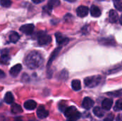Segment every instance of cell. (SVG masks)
I'll return each mask as SVG.
<instances>
[{
  "mask_svg": "<svg viewBox=\"0 0 122 121\" xmlns=\"http://www.w3.org/2000/svg\"><path fill=\"white\" fill-rule=\"evenodd\" d=\"M4 101L7 104H11L14 102V96L11 92H7L4 96Z\"/></svg>",
  "mask_w": 122,
  "mask_h": 121,
  "instance_id": "cell-20",
  "label": "cell"
},
{
  "mask_svg": "<svg viewBox=\"0 0 122 121\" xmlns=\"http://www.w3.org/2000/svg\"><path fill=\"white\" fill-rule=\"evenodd\" d=\"M114 3V6L119 11H122V0H113Z\"/></svg>",
  "mask_w": 122,
  "mask_h": 121,
  "instance_id": "cell-27",
  "label": "cell"
},
{
  "mask_svg": "<svg viewBox=\"0 0 122 121\" xmlns=\"http://www.w3.org/2000/svg\"><path fill=\"white\" fill-rule=\"evenodd\" d=\"M60 4V0H49L48 5L50 6L52 9L54 7H56Z\"/></svg>",
  "mask_w": 122,
  "mask_h": 121,
  "instance_id": "cell-24",
  "label": "cell"
},
{
  "mask_svg": "<svg viewBox=\"0 0 122 121\" xmlns=\"http://www.w3.org/2000/svg\"><path fill=\"white\" fill-rule=\"evenodd\" d=\"M71 87H72L73 90H74L76 91H78L81 90V81L79 80H78V79L73 80L72 82H71Z\"/></svg>",
  "mask_w": 122,
  "mask_h": 121,
  "instance_id": "cell-17",
  "label": "cell"
},
{
  "mask_svg": "<svg viewBox=\"0 0 122 121\" xmlns=\"http://www.w3.org/2000/svg\"><path fill=\"white\" fill-rule=\"evenodd\" d=\"M108 95H109V96H119V97H120L121 96H122V91L121 90H119V91H115V92H111V93H107Z\"/></svg>",
  "mask_w": 122,
  "mask_h": 121,
  "instance_id": "cell-29",
  "label": "cell"
},
{
  "mask_svg": "<svg viewBox=\"0 0 122 121\" xmlns=\"http://www.w3.org/2000/svg\"><path fill=\"white\" fill-rule=\"evenodd\" d=\"M25 109L29 111H33L36 108V103L33 100H28L24 103Z\"/></svg>",
  "mask_w": 122,
  "mask_h": 121,
  "instance_id": "cell-10",
  "label": "cell"
},
{
  "mask_svg": "<svg viewBox=\"0 0 122 121\" xmlns=\"http://www.w3.org/2000/svg\"><path fill=\"white\" fill-rule=\"evenodd\" d=\"M102 44L104 45H108V46H114L115 45V41L114 39L112 38H106V39H102L99 41Z\"/></svg>",
  "mask_w": 122,
  "mask_h": 121,
  "instance_id": "cell-16",
  "label": "cell"
},
{
  "mask_svg": "<svg viewBox=\"0 0 122 121\" xmlns=\"http://www.w3.org/2000/svg\"><path fill=\"white\" fill-rule=\"evenodd\" d=\"M101 81L102 77L100 76H89L84 79V84L88 88H94L100 83Z\"/></svg>",
  "mask_w": 122,
  "mask_h": 121,
  "instance_id": "cell-2",
  "label": "cell"
},
{
  "mask_svg": "<svg viewBox=\"0 0 122 121\" xmlns=\"http://www.w3.org/2000/svg\"><path fill=\"white\" fill-rule=\"evenodd\" d=\"M61 46H60V47H58V48H56L54 51H53V53H51V56H50V58H49V63H48V65H47V66H51V63H52V61L55 59V58L59 55V52H60V51H61Z\"/></svg>",
  "mask_w": 122,
  "mask_h": 121,
  "instance_id": "cell-14",
  "label": "cell"
},
{
  "mask_svg": "<svg viewBox=\"0 0 122 121\" xmlns=\"http://www.w3.org/2000/svg\"><path fill=\"white\" fill-rule=\"evenodd\" d=\"M81 117V113L78 111H76L73 114H71L69 117L67 118L68 121H78Z\"/></svg>",
  "mask_w": 122,
  "mask_h": 121,
  "instance_id": "cell-23",
  "label": "cell"
},
{
  "mask_svg": "<svg viewBox=\"0 0 122 121\" xmlns=\"http://www.w3.org/2000/svg\"><path fill=\"white\" fill-rule=\"evenodd\" d=\"M34 29V25L32 24H28L23 25L19 29V30L22 33H24L26 35H31L33 33Z\"/></svg>",
  "mask_w": 122,
  "mask_h": 121,
  "instance_id": "cell-4",
  "label": "cell"
},
{
  "mask_svg": "<svg viewBox=\"0 0 122 121\" xmlns=\"http://www.w3.org/2000/svg\"><path fill=\"white\" fill-rule=\"evenodd\" d=\"M97 1H104V0H97Z\"/></svg>",
  "mask_w": 122,
  "mask_h": 121,
  "instance_id": "cell-36",
  "label": "cell"
},
{
  "mask_svg": "<svg viewBox=\"0 0 122 121\" xmlns=\"http://www.w3.org/2000/svg\"><path fill=\"white\" fill-rule=\"evenodd\" d=\"M94 101L89 97L84 98L83 101H82V103H81L82 107L86 110L91 109L94 106Z\"/></svg>",
  "mask_w": 122,
  "mask_h": 121,
  "instance_id": "cell-5",
  "label": "cell"
},
{
  "mask_svg": "<svg viewBox=\"0 0 122 121\" xmlns=\"http://www.w3.org/2000/svg\"><path fill=\"white\" fill-rule=\"evenodd\" d=\"M113 105V100L111 98H106L102 102V108L104 111H109Z\"/></svg>",
  "mask_w": 122,
  "mask_h": 121,
  "instance_id": "cell-11",
  "label": "cell"
},
{
  "mask_svg": "<svg viewBox=\"0 0 122 121\" xmlns=\"http://www.w3.org/2000/svg\"><path fill=\"white\" fill-rule=\"evenodd\" d=\"M11 111L14 114H19L22 112V109L19 105H18L16 103H14L11 107Z\"/></svg>",
  "mask_w": 122,
  "mask_h": 121,
  "instance_id": "cell-18",
  "label": "cell"
},
{
  "mask_svg": "<svg viewBox=\"0 0 122 121\" xmlns=\"http://www.w3.org/2000/svg\"><path fill=\"white\" fill-rule=\"evenodd\" d=\"M36 114H37V116L39 118L44 119V118H46V117H48L49 111L45 109L44 106H40L36 111Z\"/></svg>",
  "mask_w": 122,
  "mask_h": 121,
  "instance_id": "cell-6",
  "label": "cell"
},
{
  "mask_svg": "<svg viewBox=\"0 0 122 121\" xmlns=\"http://www.w3.org/2000/svg\"><path fill=\"white\" fill-rule=\"evenodd\" d=\"M65 1H69V2H74V1H76V0H65Z\"/></svg>",
  "mask_w": 122,
  "mask_h": 121,
  "instance_id": "cell-35",
  "label": "cell"
},
{
  "mask_svg": "<svg viewBox=\"0 0 122 121\" xmlns=\"http://www.w3.org/2000/svg\"><path fill=\"white\" fill-rule=\"evenodd\" d=\"M122 100L121 99H119V100H118L117 101V103H116V104H115V106H114V110L115 111H122Z\"/></svg>",
  "mask_w": 122,
  "mask_h": 121,
  "instance_id": "cell-26",
  "label": "cell"
},
{
  "mask_svg": "<svg viewBox=\"0 0 122 121\" xmlns=\"http://www.w3.org/2000/svg\"><path fill=\"white\" fill-rule=\"evenodd\" d=\"M76 111H76V108H75L74 106L68 107V108H66L65 109V111H64V116H65L66 118H68V117H69L71 114H73L74 113H75Z\"/></svg>",
  "mask_w": 122,
  "mask_h": 121,
  "instance_id": "cell-21",
  "label": "cell"
},
{
  "mask_svg": "<svg viewBox=\"0 0 122 121\" xmlns=\"http://www.w3.org/2000/svg\"><path fill=\"white\" fill-rule=\"evenodd\" d=\"M19 38H20V36H19V34L15 31L11 32L9 35V40L12 43H16L19 41Z\"/></svg>",
  "mask_w": 122,
  "mask_h": 121,
  "instance_id": "cell-19",
  "label": "cell"
},
{
  "mask_svg": "<svg viewBox=\"0 0 122 121\" xmlns=\"http://www.w3.org/2000/svg\"><path fill=\"white\" fill-rule=\"evenodd\" d=\"M4 77H5V73L3 71L0 70V78H4Z\"/></svg>",
  "mask_w": 122,
  "mask_h": 121,
  "instance_id": "cell-31",
  "label": "cell"
},
{
  "mask_svg": "<svg viewBox=\"0 0 122 121\" xmlns=\"http://www.w3.org/2000/svg\"><path fill=\"white\" fill-rule=\"evenodd\" d=\"M51 11H52V8H51L50 6H49L48 4L46 5V6H44L43 7V12H44V13H46V14H48V15H49V14H51Z\"/></svg>",
  "mask_w": 122,
  "mask_h": 121,
  "instance_id": "cell-28",
  "label": "cell"
},
{
  "mask_svg": "<svg viewBox=\"0 0 122 121\" xmlns=\"http://www.w3.org/2000/svg\"><path fill=\"white\" fill-rule=\"evenodd\" d=\"M114 116L112 113H109L107 116V117L104 119V121H114Z\"/></svg>",
  "mask_w": 122,
  "mask_h": 121,
  "instance_id": "cell-30",
  "label": "cell"
},
{
  "mask_svg": "<svg viewBox=\"0 0 122 121\" xmlns=\"http://www.w3.org/2000/svg\"><path fill=\"white\" fill-rule=\"evenodd\" d=\"M9 61H10V58L6 53L2 54L1 56V57H0V63L1 64L7 65V64H9Z\"/></svg>",
  "mask_w": 122,
  "mask_h": 121,
  "instance_id": "cell-22",
  "label": "cell"
},
{
  "mask_svg": "<svg viewBox=\"0 0 122 121\" xmlns=\"http://www.w3.org/2000/svg\"><path fill=\"white\" fill-rule=\"evenodd\" d=\"M90 13L91 15L94 17H99L102 14L101 9L99 7H98L96 5H92L91 9H90Z\"/></svg>",
  "mask_w": 122,
  "mask_h": 121,
  "instance_id": "cell-12",
  "label": "cell"
},
{
  "mask_svg": "<svg viewBox=\"0 0 122 121\" xmlns=\"http://www.w3.org/2000/svg\"><path fill=\"white\" fill-rule=\"evenodd\" d=\"M109 21L111 23H117L119 21V14L115 10H111L109 11Z\"/></svg>",
  "mask_w": 122,
  "mask_h": 121,
  "instance_id": "cell-13",
  "label": "cell"
},
{
  "mask_svg": "<svg viewBox=\"0 0 122 121\" xmlns=\"http://www.w3.org/2000/svg\"><path fill=\"white\" fill-rule=\"evenodd\" d=\"M21 69H22V66L20 63H18V64H16L15 66H14L13 67H11L9 73L12 76L16 77L19 75V73H20V71H21Z\"/></svg>",
  "mask_w": 122,
  "mask_h": 121,
  "instance_id": "cell-9",
  "label": "cell"
},
{
  "mask_svg": "<svg viewBox=\"0 0 122 121\" xmlns=\"http://www.w3.org/2000/svg\"><path fill=\"white\" fill-rule=\"evenodd\" d=\"M14 121H23L21 120V118H15L14 119Z\"/></svg>",
  "mask_w": 122,
  "mask_h": 121,
  "instance_id": "cell-34",
  "label": "cell"
},
{
  "mask_svg": "<svg viewBox=\"0 0 122 121\" xmlns=\"http://www.w3.org/2000/svg\"><path fill=\"white\" fill-rule=\"evenodd\" d=\"M37 39H38V44L41 46L47 45V44H50L51 41V37L49 35H48L44 32H40L38 34Z\"/></svg>",
  "mask_w": 122,
  "mask_h": 121,
  "instance_id": "cell-3",
  "label": "cell"
},
{
  "mask_svg": "<svg viewBox=\"0 0 122 121\" xmlns=\"http://www.w3.org/2000/svg\"><path fill=\"white\" fill-rule=\"evenodd\" d=\"M93 113H94V114L97 117H98V118H102V117H104V115H105L104 111L102 108H101L100 107H99V106H97V107L94 108V109H93Z\"/></svg>",
  "mask_w": 122,
  "mask_h": 121,
  "instance_id": "cell-15",
  "label": "cell"
},
{
  "mask_svg": "<svg viewBox=\"0 0 122 121\" xmlns=\"http://www.w3.org/2000/svg\"><path fill=\"white\" fill-rule=\"evenodd\" d=\"M55 36H56V42L57 44H59V45H66L69 39L68 38H66L64 37L61 33L58 32V33H56L55 34Z\"/></svg>",
  "mask_w": 122,
  "mask_h": 121,
  "instance_id": "cell-8",
  "label": "cell"
},
{
  "mask_svg": "<svg viewBox=\"0 0 122 121\" xmlns=\"http://www.w3.org/2000/svg\"><path fill=\"white\" fill-rule=\"evenodd\" d=\"M117 121H122V115L121 114H119L118 116L117 117Z\"/></svg>",
  "mask_w": 122,
  "mask_h": 121,
  "instance_id": "cell-33",
  "label": "cell"
},
{
  "mask_svg": "<svg viewBox=\"0 0 122 121\" xmlns=\"http://www.w3.org/2000/svg\"><path fill=\"white\" fill-rule=\"evenodd\" d=\"M0 4L3 7H9L11 5V0H0Z\"/></svg>",
  "mask_w": 122,
  "mask_h": 121,
  "instance_id": "cell-25",
  "label": "cell"
},
{
  "mask_svg": "<svg viewBox=\"0 0 122 121\" xmlns=\"http://www.w3.org/2000/svg\"><path fill=\"white\" fill-rule=\"evenodd\" d=\"M24 62L29 68L36 69L42 66L44 58L41 53L38 51H31L26 56Z\"/></svg>",
  "mask_w": 122,
  "mask_h": 121,
  "instance_id": "cell-1",
  "label": "cell"
},
{
  "mask_svg": "<svg viewBox=\"0 0 122 121\" xmlns=\"http://www.w3.org/2000/svg\"><path fill=\"white\" fill-rule=\"evenodd\" d=\"M89 9L86 6H80L76 9V14L79 17H85L88 15Z\"/></svg>",
  "mask_w": 122,
  "mask_h": 121,
  "instance_id": "cell-7",
  "label": "cell"
},
{
  "mask_svg": "<svg viewBox=\"0 0 122 121\" xmlns=\"http://www.w3.org/2000/svg\"><path fill=\"white\" fill-rule=\"evenodd\" d=\"M44 0H32V1L35 4H40L41 2H43Z\"/></svg>",
  "mask_w": 122,
  "mask_h": 121,
  "instance_id": "cell-32",
  "label": "cell"
}]
</instances>
